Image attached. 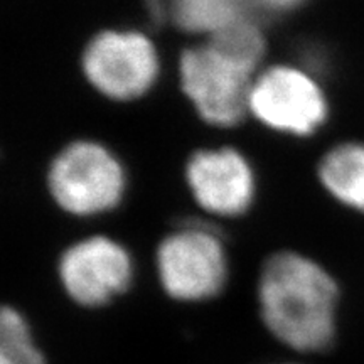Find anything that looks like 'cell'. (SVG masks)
I'll return each mask as SVG.
<instances>
[{
	"instance_id": "obj_1",
	"label": "cell",
	"mask_w": 364,
	"mask_h": 364,
	"mask_svg": "<svg viewBox=\"0 0 364 364\" xmlns=\"http://www.w3.org/2000/svg\"><path fill=\"white\" fill-rule=\"evenodd\" d=\"M338 297L334 279L304 255L275 253L262 268L258 306L263 324L295 351L321 353L334 343Z\"/></svg>"
},
{
	"instance_id": "obj_2",
	"label": "cell",
	"mask_w": 364,
	"mask_h": 364,
	"mask_svg": "<svg viewBox=\"0 0 364 364\" xmlns=\"http://www.w3.org/2000/svg\"><path fill=\"white\" fill-rule=\"evenodd\" d=\"M124 171L107 149L75 142L58 154L48 172L54 201L78 216L98 215L117 206L124 193Z\"/></svg>"
},
{
	"instance_id": "obj_3",
	"label": "cell",
	"mask_w": 364,
	"mask_h": 364,
	"mask_svg": "<svg viewBox=\"0 0 364 364\" xmlns=\"http://www.w3.org/2000/svg\"><path fill=\"white\" fill-rule=\"evenodd\" d=\"M179 75L182 90L208 124L233 127L250 112L253 71L208 43L181 54Z\"/></svg>"
},
{
	"instance_id": "obj_4",
	"label": "cell",
	"mask_w": 364,
	"mask_h": 364,
	"mask_svg": "<svg viewBox=\"0 0 364 364\" xmlns=\"http://www.w3.org/2000/svg\"><path fill=\"white\" fill-rule=\"evenodd\" d=\"M157 272L169 297L203 302L223 290L228 262L215 231L203 226L184 228L159 245Z\"/></svg>"
},
{
	"instance_id": "obj_5",
	"label": "cell",
	"mask_w": 364,
	"mask_h": 364,
	"mask_svg": "<svg viewBox=\"0 0 364 364\" xmlns=\"http://www.w3.org/2000/svg\"><path fill=\"white\" fill-rule=\"evenodd\" d=\"M86 80L105 97L134 100L157 78L159 59L152 43L134 31H103L85 48Z\"/></svg>"
},
{
	"instance_id": "obj_6",
	"label": "cell",
	"mask_w": 364,
	"mask_h": 364,
	"mask_svg": "<svg viewBox=\"0 0 364 364\" xmlns=\"http://www.w3.org/2000/svg\"><path fill=\"white\" fill-rule=\"evenodd\" d=\"M250 112L273 130L309 135L324 124V93L307 73L273 66L253 81Z\"/></svg>"
},
{
	"instance_id": "obj_7",
	"label": "cell",
	"mask_w": 364,
	"mask_h": 364,
	"mask_svg": "<svg viewBox=\"0 0 364 364\" xmlns=\"http://www.w3.org/2000/svg\"><path fill=\"white\" fill-rule=\"evenodd\" d=\"M58 273L68 297L78 306L102 307L129 289L134 267L117 241L91 236L63 253Z\"/></svg>"
},
{
	"instance_id": "obj_8",
	"label": "cell",
	"mask_w": 364,
	"mask_h": 364,
	"mask_svg": "<svg viewBox=\"0 0 364 364\" xmlns=\"http://www.w3.org/2000/svg\"><path fill=\"white\" fill-rule=\"evenodd\" d=\"M186 176L199 206L215 215H241L253 199V172L243 156L230 147L196 152Z\"/></svg>"
},
{
	"instance_id": "obj_9",
	"label": "cell",
	"mask_w": 364,
	"mask_h": 364,
	"mask_svg": "<svg viewBox=\"0 0 364 364\" xmlns=\"http://www.w3.org/2000/svg\"><path fill=\"white\" fill-rule=\"evenodd\" d=\"M304 0H149L152 16H171L181 29L213 34L220 27L241 17H253L252 9L289 11Z\"/></svg>"
},
{
	"instance_id": "obj_10",
	"label": "cell",
	"mask_w": 364,
	"mask_h": 364,
	"mask_svg": "<svg viewBox=\"0 0 364 364\" xmlns=\"http://www.w3.org/2000/svg\"><path fill=\"white\" fill-rule=\"evenodd\" d=\"M318 177L338 201L364 211V144H344L327 152Z\"/></svg>"
},
{
	"instance_id": "obj_11",
	"label": "cell",
	"mask_w": 364,
	"mask_h": 364,
	"mask_svg": "<svg viewBox=\"0 0 364 364\" xmlns=\"http://www.w3.org/2000/svg\"><path fill=\"white\" fill-rule=\"evenodd\" d=\"M208 44L250 71L265 56V38L255 17H241L209 34Z\"/></svg>"
},
{
	"instance_id": "obj_12",
	"label": "cell",
	"mask_w": 364,
	"mask_h": 364,
	"mask_svg": "<svg viewBox=\"0 0 364 364\" xmlns=\"http://www.w3.org/2000/svg\"><path fill=\"white\" fill-rule=\"evenodd\" d=\"M0 364H46L29 324L12 307H4L0 314Z\"/></svg>"
}]
</instances>
